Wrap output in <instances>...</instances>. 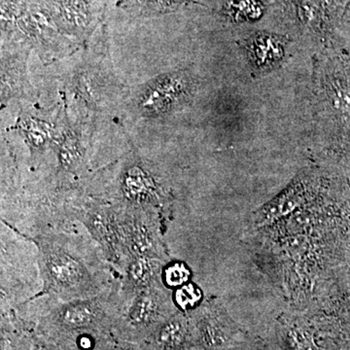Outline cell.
I'll use <instances>...</instances> for the list:
<instances>
[{
  "mask_svg": "<svg viewBox=\"0 0 350 350\" xmlns=\"http://www.w3.org/2000/svg\"><path fill=\"white\" fill-rule=\"evenodd\" d=\"M43 292L52 300L94 298L107 291L109 271L93 244L79 236L49 234L36 237Z\"/></svg>",
  "mask_w": 350,
  "mask_h": 350,
  "instance_id": "obj_2",
  "label": "cell"
},
{
  "mask_svg": "<svg viewBox=\"0 0 350 350\" xmlns=\"http://www.w3.org/2000/svg\"><path fill=\"white\" fill-rule=\"evenodd\" d=\"M33 328L17 313L2 312L1 350H32Z\"/></svg>",
  "mask_w": 350,
  "mask_h": 350,
  "instance_id": "obj_12",
  "label": "cell"
},
{
  "mask_svg": "<svg viewBox=\"0 0 350 350\" xmlns=\"http://www.w3.org/2000/svg\"><path fill=\"white\" fill-rule=\"evenodd\" d=\"M239 350H268V345L262 340H248Z\"/></svg>",
  "mask_w": 350,
  "mask_h": 350,
  "instance_id": "obj_22",
  "label": "cell"
},
{
  "mask_svg": "<svg viewBox=\"0 0 350 350\" xmlns=\"http://www.w3.org/2000/svg\"><path fill=\"white\" fill-rule=\"evenodd\" d=\"M110 350H144V349L139 345L126 342V340H119L116 338V340Z\"/></svg>",
  "mask_w": 350,
  "mask_h": 350,
  "instance_id": "obj_21",
  "label": "cell"
},
{
  "mask_svg": "<svg viewBox=\"0 0 350 350\" xmlns=\"http://www.w3.org/2000/svg\"><path fill=\"white\" fill-rule=\"evenodd\" d=\"M298 16L306 27L317 29L321 23V7L319 0H299Z\"/></svg>",
  "mask_w": 350,
  "mask_h": 350,
  "instance_id": "obj_18",
  "label": "cell"
},
{
  "mask_svg": "<svg viewBox=\"0 0 350 350\" xmlns=\"http://www.w3.org/2000/svg\"><path fill=\"white\" fill-rule=\"evenodd\" d=\"M188 85L187 78L181 75L159 78L147 88L142 98V109L148 113L167 112L183 100Z\"/></svg>",
  "mask_w": 350,
  "mask_h": 350,
  "instance_id": "obj_8",
  "label": "cell"
},
{
  "mask_svg": "<svg viewBox=\"0 0 350 350\" xmlns=\"http://www.w3.org/2000/svg\"><path fill=\"white\" fill-rule=\"evenodd\" d=\"M119 282L94 298L51 304L32 322L34 333L64 350H110L115 323L123 312Z\"/></svg>",
  "mask_w": 350,
  "mask_h": 350,
  "instance_id": "obj_1",
  "label": "cell"
},
{
  "mask_svg": "<svg viewBox=\"0 0 350 350\" xmlns=\"http://www.w3.org/2000/svg\"><path fill=\"white\" fill-rule=\"evenodd\" d=\"M187 314L193 350H239L250 340L216 301H204Z\"/></svg>",
  "mask_w": 350,
  "mask_h": 350,
  "instance_id": "obj_4",
  "label": "cell"
},
{
  "mask_svg": "<svg viewBox=\"0 0 350 350\" xmlns=\"http://www.w3.org/2000/svg\"><path fill=\"white\" fill-rule=\"evenodd\" d=\"M301 199V190L300 185H297L296 187L294 188L288 189L284 194L280 196L275 202H273V204H271V206L265 209L266 211H265L262 218L259 219L260 222L269 220V219H273L275 217V216L286 213L290 209H294L295 207L298 206Z\"/></svg>",
  "mask_w": 350,
  "mask_h": 350,
  "instance_id": "obj_15",
  "label": "cell"
},
{
  "mask_svg": "<svg viewBox=\"0 0 350 350\" xmlns=\"http://www.w3.org/2000/svg\"><path fill=\"white\" fill-rule=\"evenodd\" d=\"M338 5L342 7H347L350 5V0H335Z\"/></svg>",
  "mask_w": 350,
  "mask_h": 350,
  "instance_id": "obj_23",
  "label": "cell"
},
{
  "mask_svg": "<svg viewBox=\"0 0 350 350\" xmlns=\"http://www.w3.org/2000/svg\"><path fill=\"white\" fill-rule=\"evenodd\" d=\"M278 333L283 350H319L312 328L301 319L284 317Z\"/></svg>",
  "mask_w": 350,
  "mask_h": 350,
  "instance_id": "obj_11",
  "label": "cell"
},
{
  "mask_svg": "<svg viewBox=\"0 0 350 350\" xmlns=\"http://www.w3.org/2000/svg\"><path fill=\"white\" fill-rule=\"evenodd\" d=\"M122 208L152 206L159 209V188L153 174L140 163H131L124 172L121 179Z\"/></svg>",
  "mask_w": 350,
  "mask_h": 350,
  "instance_id": "obj_6",
  "label": "cell"
},
{
  "mask_svg": "<svg viewBox=\"0 0 350 350\" xmlns=\"http://www.w3.org/2000/svg\"><path fill=\"white\" fill-rule=\"evenodd\" d=\"M191 271L183 262H169L163 267L162 280L169 289H176L188 283Z\"/></svg>",
  "mask_w": 350,
  "mask_h": 350,
  "instance_id": "obj_17",
  "label": "cell"
},
{
  "mask_svg": "<svg viewBox=\"0 0 350 350\" xmlns=\"http://www.w3.org/2000/svg\"><path fill=\"white\" fill-rule=\"evenodd\" d=\"M177 312L172 293L161 278L129 303L113 333L119 340L142 345Z\"/></svg>",
  "mask_w": 350,
  "mask_h": 350,
  "instance_id": "obj_3",
  "label": "cell"
},
{
  "mask_svg": "<svg viewBox=\"0 0 350 350\" xmlns=\"http://www.w3.org/2000/svg\"><path fill=\"white\" fill-rule=\"evenodd\" d=\"M181 350H193L192 349H181Z\"/></svg>",
  "mask_w": 350,
  "mask_h": 350,
  "instance_id": "obj_24",
  "label": "cell"
},
{
  "mask_svg": "<svg viewBox=\"0 0 350 350\" xmlns=\"http://www.w3.org/2000/svg\"><path fill=\"white\" fill-rule=\"evenodd\" d=\"M167 264L163 260L146 256L133 258L128 262L118 282L125 308L139 292L162 278L163 267Z\"/></svg>",
  "mask_w": 350,
  "mask_h": 350,
  "instance_id": "obj_7",
  "label": "cell"
},
{
  "mask_svg": "<svg viewBox=\"0 0 350 350\" xmlns=\"http://www.w3.org/2000/svg\"><path fill=\"white\" fill-rule=\"evenodd\" d=\"M187 0H120L126 11L142 16L162 15L176 10Z\"/></svg>",
  "mask_w": 350,
  "mask_h": 350,
  "instance_id": "obj_13",
  "label": "cell"
},
{
  "mask_svg": "<svg viewBox=\"0 0 350 350\" xmlns=\"http://www.w3.org/2000/svg\"><path fill=\"white\" fill-rule=\"evenodd\" d=\"M32 350H64L62 349L56 342L49 340V338L43 337L34 333L32 336Z\"/></svg>",
  "mask_w": 350,
  "mask_h": 350,
  "instance_id": "obj_20",
  "label": "cell"
},
{
  "mask_svg": "<svg viewBox=\"0 0 350 350\" xmlns=\"http://www.w3.org/2000/svg\"><path fill=\"white\" fill-rule=\"evenodd\" d=\"M25 135L31 146L39 149L42 148L47 142L49 133L42 123L31 122L25 125Z\"/></svg>",
  "mask_w": 350,
  "mask_h": 350,
  "instance_id": "obj_19",
  "label": "cell"
},
{
  "mask_svg": "<svg viewBox=\"0 0 350 350\" xmlns=\"http://www.w3.org/2000/svg\"><path fill=\"white\" fill-rule=\"evenodd\" d=\"M172 299L179 312L189 313L202 305V293L194 283H186L175 289Z\"/></svg>",
  "mask_w": 350,
  "mask_h": 350,
  "instance_id": "obj_14",
  "label": "cell"
},
{
  "mask_svg": "<svg viewBox=\"0 0 350 350\" xmlns=\"http://www.w3.org/2000/svg\"><path fill=\"white\" fill-rule=\"evenodd\" d=\"M144 350H181L191 347V327L187 313L177 312L144 345Z\"/></svg>",
  "mask_w": 350,
  "mask_h": 350,
  "instance_id": "obj_9",
  "label": "cell"
},
{
  "mask_svg": "<svg viewBox=\"0 0 350 350\" xmlns=\"http://www.w3.org/2000/svg\"><path fill=\"white\" fill-rule=\"evenodd\" d=\"M50 19L68 33L82 36L91 31L100 17L98 0H47Z\"/></svg>",
  "mask_w": 350,
  "mask_h": 350,
  "instance_id": "obj_5",
  "label": "cell"
},
{
  "mask_svg": "<svg viewBox=\"0 0 350 350\" xmlns=\"http://www.w3.org/2000/svg\"><path fill=\"white\" fill-rule=\"evenodd\" d=\"M285 39L275 34L259 32L245 42L246 52L255 66L271 68L284 56Z\"/></svg>",
  "mask_w": 350,
  "mask_h": 350,
  "instance_id": "obj_10",
  "label": "cell"
},
{
  "mask_svg": "<svg viewBox=\"0 0 350 350\" xmlns=\"http://www.w3.org/2000/svg\"><path fill=\"white\" fill-rule=\"evenodd\" d=\"M228 14L234 21H254L262 14V6L258 0H230Z\"/></svg>",
  "mask_w": 350,
  "mask_h": 350,
  "instance_id": "obj_16",
  "label": "cell"
}]
</instances>
